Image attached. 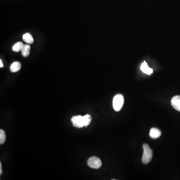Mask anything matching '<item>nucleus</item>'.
I'll use <instances>...</instances> for the list:
<instances>
[{
  "label": "nucleus",
  "instance_id": "13",
  "mask_svg": "<svg viewBox=\"0 0 180 180\" xmlns=\"http://www.w3.org/2000/svg\"><path fill=\"white\" fill-rule=\"evenodd\" d=\"M2 163H0V175H1L2 174Z\"/></svg>",
  "mask_w": 180,
  "mask_h": 180
},
{
  "label": "nucleus",
  "instance_id": "5",
  "mask_svg": "<svg viewBox=\"0 0 180 180\" xmlns=\"http://www.w3.org/2000/svg\"><path fill=\"white\" fill-rule=\"evenodd\" d=\"M171 104L177 111L180 112V96H176L172 98Z\"/></svg>",
  "mask_w": 180,
  "mask_h": 180
},
{
  "label": "nucleus",
  "instance_id": "9",
  "mask_svg": "<svg viewBox=\"0 0 180 180\" xmlns=\"http://www.w3.org/2000/svg\"><path fill=\"white\" fill-rule=\"evenodd\" d=\"M31 47L29 45H25L24 47L22 48V55L24 57H27L29 56L30 52Z\"/></svg>",
  "mask_w": 180,
  "mask_h": 180
},
{
  "label": "nucleus",
  "instance_id": "11",
  "mask_svg": "<svg viewBox=\"0 0 180 180\" xmlns=\"http://www.w3.org/2000/svg\"><path fill=\"white\" fill-rule=\"evenodd\" d=\"M24 47V45L23 44V43L19 42L16 43L14 45L13 47H12V50L14 52H18L22 50V48Z\"/></svg>",
  "mask_w": 180,
  "mask_h": 180
},
{
  "label": "nucleus",
  "instance_id": "6",
  "mask_svg": "<svg viewBox=\"0 0 180 180\" xmlns=\"http://www.w3.org/2000/svg\"><path fill=\"white\" fill-rule=\"evenodd\" d=\"M161 132L160 131V130H159L157 128H152L150 130V137L153 139H156L159 138L161 136Z\"/></svg>",
  "mask_w": 180,
  "mask_h": 180
},
{
  "label": "nucleus",
  "instance_id": "1",
  "mask_svg": "<svg viewBox=\"0 0 180 180\" xmlns=\"http://www.w3.org/2000/svg\"><path fill=\"white\" fill-rule=\"evenodd\" d=\"M74 126L78 128H82L83 127H87L90 124L91 122V116L87 114L84 116H78L73 117L71 119Z\"/></svg>",
  "mask_w": 180,
  "mask_h": 180
},
{
  "label": "nucleus",
  "instance_id": "10",
  "mask_svg": "<svg viewBox=\"0 0 180 180\" xmlns=\"http://www.w3.org/2000/svg\"><path fill=\"white\" fill-rule=\"evenodd\" d=\"M23 39L24 42L27 43L28 44H32L34 42V39L32 36L29 33H26L23 36Z\"/></svg>",
  "mask_w": 180,
  "mask_h": 180
},
{
  "label": "nucleus",
  "instance_id": "2",
  "mask_svg": "<svg viewBox=\"0 0 180 180\" xmlns=\"http://www.w3.org/2000/svg\"><path fill=\"white\" fill-rule=\"evenodd\" d=\"M144 149L143 157H142V162L144 164L149 163L153 157V151L150 148L149 145L147 144H144L143 146Z\"/></svg>",
  "mask_w": 180,
  "mask_h": 180
},
{
  "label": "nucleus",
  "instance_id": "14",
  "mask_svg": "<svg viewBox=\"0 0 180 180\" xmlns=\"http://www.w3.org/2000/svg\"><path fill=\"white\" fill-rule=\"evenodd\" d=\"M0 67H3V64L2 63V60H0Z\"/></svg>",
  "mask_w": 180,
  "mask_h": 180
},
{
  "label": "nucleus",
  "instance_id": "3",
  "mask_svg": "<svg viewBox=\"0 0 180 180\" xmlns=\"http://www.w3.org/2000/svg\"><path fill=\"white\" fill-rule=\"evenodd\" d=\"M124 102V99L123 95L117 94L115 96L113 99V108L116 111H119L123 107Z\"/></svg>",
  "mask_w": 180,
  "mask_h": 180
},
{
  "label": "nucleus",
  "instance_id": "4",
  "mask_svg": "<svg viewBox=\"0 0 180 180\" xmlns=\"http://www.w3.org/2000/svg\"><path fill=\"white\" fill-rule=\"evenodd\" d=\"M88 165L91 168L98 169L102 166V163L101 160L98 157H92L88 161Z\"/></svg>",
  "mask_w": 180,
  "mask_h": 180
},
{
  "label": "nucleus",
  "instance_id": "12",
  "mask_svg": "<svg viewBox=\"0 0 180 180\" xmlns=\"http://www.w3.org/2000/svg\"><path fill=\"white\" fill-rule=\"evenodd\" d=\"M6 137V134L4 130H0V144L2 145L3 144L5 143Z\"/></svg>",
  "mask_w": 180,
  "mask_h": 180
},
{
  "label": "nucleus",
  "instance_id": "8",
  "mask_svg": "<svg viewBox=\"0 0 180 180\" xmlns=\"http://www.w3.org/2000/svg\"><path fill=\"white\" fill-rule=\"evenodd\" d=\"M21 67V63L19 62H15L11 65L10 71L13 73H16L19 71Z\"/></svg>",
  "mask_w": 180,
  "mask_h": 180
},
{
  "label": "nucleus",
  "instance_id": "7",
  "mask_svg": "<svg viewBox=\"0 0 180 180\" xmlns=\"http://www.w3.org/2000/svg\"><path fill=\"white\" fill-rule=\"evenodd\" d=\"M141 70L145 74L149 75L152 74L153 72V69L149 67L148 64L145 61H144V63L142 64L141 66Z\"/></svg>",
  "mask_w": 180,
  "mask_h": 180
}]
</instances>
